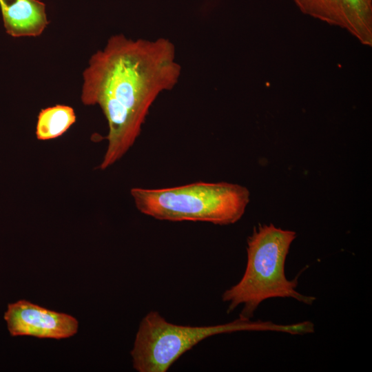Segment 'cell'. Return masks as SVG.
<instances>
[{
	"label": "cell",
	"mask_w": 372,
	"mask_h": 372,
	"mask_svg": "<svg viewBox=\"0 0 372 372\" xmlns=\"http://www.w3.org/2000/svg\"><path fill=\"white\" fill-rule=\"evenodd\" d=\"M4 320L13 337L25 335L60 340L73 336L79 328L78 320L72 316L26 300L8 304Z\"/></svg>",
	"instance_id": "obj_5"
},
{
	"label": "cell",
	"mask_w": 372,
	"mask_h": 372,
	"mask_svg": "<svg viewBox=\"0 0 372 372\" xmlns=\"http://www.w3.org/2000/svg\"><path fill=\"white\" fill-rule=\"evenodd\" d=\"M295 325L251 321L238 318L214 326H183L167 322L152 311L141 320L131 351L134 369L138 372H165L183 354L207 338L240 331H273L293 333Z\"/></svg>",
	"instance_id": "obj_4"
},
{
	"label": "cell",
	"mask_w": 372,
	"mask_h": 372,
	"mask_svg": "<svg viewBox=\"0 0 372 372\" xmlns=\"http://www.w3.org/2000/svg\"><path fill=\"white\" fill-rule=\"evenodd\" d=\"M136 209L160 220L231 225L243 216L249 202L247 187L226 182H195L160 189L130 190Z\"/></svg>",
	"instance_id": "obj_3"
},
{
	"label": "cell",
	"mask_w": 372,
	"mask_h": 372,
	"mask_svg": "<svg viewBox=\"0 0 372 372\" xmlns=\"http://www.w3.org/2000/svg\"><path fill=\"white\" fill-rule=\"evenodd\" d=\"M181 66L168 39L112 36L84 70L81 99L99 105L108 125L107 149L100 165L105 169L121 159L141 134L149 110L179 81Z\"/></svg>",
	"instance_id": "obj_1"
},
{
	"label": "cell",
	"mask_w": 372,
	"mask_h": 372,
	"mask_svg": "<svg viewBox=\"0 0 372 372\" xmlns=\"http://www.w3.org/2000/svg\"><path fill=\"white\" fill-rule=\"evenodd\" d=\"M304 14L349 32L372 46V0H293Z\"/></svg>",
	"instance_id": "obj_6"
},
{
	"label": "cell",
	"mask_w": 372,
	"mask_h": 372,
	"mask_svg": "<svg viewBox=\"0 0 372 372\" xmlns=\"http://www.w3.org/2000/svg\"><path fill=\"white\" fill-rule=\"evenodd\" d=\"M0 8L6 30L14 37H38L49 23L39 0H0Z\"/></svg>",
	"instance_id": "obj_7"
},
{
	"label": "cell",
	"mask_w": 372,
	"mask_h": 372,
	"mask_svg": "<svg viewBox=\"0 0 372 372\" xmlns=\"http://www.w3.org/2000/svg\"><path fill=\"white\" fill-rule=\"evenodd\" d=\"M296 237L293 231L273 224L254 227L247 238V265L240 281L222 296L228 303L227 313L242 305L239 317L250 320L262 302L273 298H290L311 304L316 298L300 293L297 280L287 278L285 265L290 246Z\"/></svg>",
	"instance_id": "obj_2"
},
{
	"label": "cell",
	"mask_w": 372,
	"mask_h": 372,
	"mask_svg": "<svg viewBox=\"0 0 372 372\" xmlns=\"http://www.w3.org/2000/svg\"><path fill=\"white\" fill-rule=\"evenodd\" d=\"M76 122L74 109L56 105L41 110L36 127L38 140L48 141L62 136Z\"/></svg>",
	"instance_id": "obj_8"
}]
</instances>
